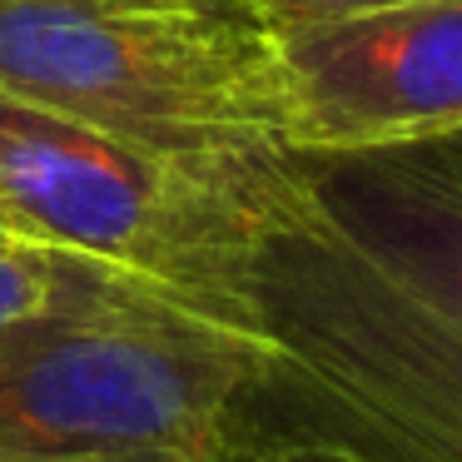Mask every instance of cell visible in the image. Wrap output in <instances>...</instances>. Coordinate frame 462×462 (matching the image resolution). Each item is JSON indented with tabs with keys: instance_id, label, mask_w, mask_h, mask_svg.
Segmentation results:
<instances>
[{
	"instance_id": "6da1fadb",
	"label": "cell",
	"mask_w": 462,
	"mask_h": 462,
	"mask_svg": "<svg viewBox=\"0 0 462 462\" xmlns=\"http://www.w3.org/2000/svg\"><path fill=\"white\" fill-rule=\"evenodd\" d=\"M254 328L269 368L229 432L462 462V134L303 154L254 269Z\"/></svg>"
},
{
	"instance_id": "7a4b0ae2",
	"label": "cell",
	"mask_w": 462,
	"mask_h": 462,
	"mask_svg": "<svg viewBox=\"0 0 462 462\" xmlns=\"http://www.w3.org/2000/svg\"><path fill=\"white\" fill-rule=\"evenodd\" d=\"M299 170L283 144L154 150L0 90V234L239 328H254V269Z\"/></svg>"
},
{
	"instance_id": "3957f363",
	"label": "cell",
	"mask_w": 462,
	"mask_h": 462,
	"mask_svg": "<svg viewBox=\"0 0 462 462\" xmlns=\"http://www.w3.org/2000/svg\"><path fill=\"white\" fill-rule=\"evenodd\" d=\"M269 338L60 254L55 303L0 343V457H219Z\"/></svg>"
},
{
	"instance_id": "277c9868",
	"label": "cell",
	"mask_w": 462,
	"mask_h": 462,
	"mask_svg": "<svg viewBox=\"0 0 462 462\" xmlns=\"http://www.w3.org/2000/svg\"><path fill=\"white\" fill-rule=\"evenodd\" d=\"M0 90L154 150L283 144L249 0H0Z\"/></svg>"
},
{
	"instance_id": "5b68a950",
	"label": "cell",
	"mask_w": 462,
	"mask_h": 462,
	"mask_svg": "<svg viewBox=\"0 0 462 462\" xmlns=\"http://www.w3.org/2000/svg\"><path fill=\"white\" fill-rule=\"evenodd\" d=\"M283 144L363 154L462 134V0L269 31Z\"/></svg>"
},
{
	"instance_id": "8992f818",
	"label": "cell",
	"mask_w": 462,
	"mask_h": 462,
	"mask_svg": "<svg viewBox=\"0 0 462 462\" xmlns=\"http://www.w3.org/2000/svg\"><path fill=\"white\" fill-rule=\"evenodd\" d=\"M60 293V254L0 234V343L41 319Z\"/></svg>"
},
{
	"instance_id": "52a82bcc",
	"label": "cell",
	"mask_w": 462,
	"mask_h": 462,
	"mask_svg": "<svg viewBox=\"0 0 462 462\" xmlns=\"http://www.w3.org/2000/svg\"><path fill=\"white\" fill-rule=\"evenodd\" d=\"M214 462H358L338 448L323 442H299V438H254V432H229Z\"/></svg>"
},
{
	"instance_id": "ba28073f",
	"label": "cell",
	"mask_w": 462,
	"mask_h": 462,
	"mask_svg": "<svg viewBox=\"0 0 462 462\" xmlns=\"http://www.w3.org/2000/svg\"><path fill=\"white\" fill-rule=\"evenodd\" d=\"M263 31H289V25H313V21H338V15H363L402 0H249Z\"/></svg>"
},
{
	"instance_id": "9c48e42d",
	"label": "cell",
	"mask_w": 462,
	"mask_h": 462,
	"mask_svg": "<svg viewBox=\"0 0 462 462\" xmlns=\"http://www.w3.org/2000/svg\"><path fill=\"white\" fill-rule=\"evenodd\" d=\"M75 462H214V457H184V452H120V457H75Z\"/></svg>"
},
{
	"instance_id": "30bf717a",
	"label": "cell",
	"mask_w": 462,
	"mask_h": 462,
	"mask_svg": "<svg viewBox=\"0 0 462 462\" xmlns=\"http://www.w3.org/2000/svg\"><path fill=\"white\" fill-rule=\"evenodd\" d=\"M0 462H5V457H0Z\"/></svg>"
}]
</instances>
